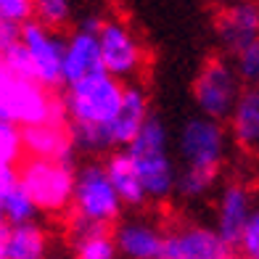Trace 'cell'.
Masks as SVG:
<instances>
[{
	"label": "cell",
	"mask_w": 259,
	"mask_h": 259,
	"mask_svg": "<svg viewBox=\"0 0 259 259\" xmlns=\"http://www.w3.org/2000/svg\"><path fill=\"white\" fill-rule=\"evenodd\" d=\"M21 151H24V130L8 119H0V167H19Z\"/></svg>",
	"instance_id": "22"
},
{
	"label": "cell",
	"mask_w": 259,
	"mask_h": 259,
	"mask_svg": "<svg viewBox=\"0 0 259 259\" xmlns=\"http://www.w3.org/2000/svg\"><path fill=\"white\" fill-rule=\"evenodd\" d=\"M0 111L3 119L19 124L21 130L64 119L61 101H53L51 90H45L34 79H19L3 72H0Z\"/></svg>",
	"instance_id": "7"
},
{
	"label": "cell",
	"mask_w": 259,
	"mask_h": 259,
	"mask_svg": "<svg viewBox=\"0 0 259 259\" xmlns=\"http://www.w3.org/2000/svg\"><path fill=\"white\" fill-rule=\"evenodd\" d=\"M48 254L51 241L37 222L0 228V259H48Z\"/></svg>",
	"instance_id": "18"
},
{
	"label": "cell",
	"mask_w": 259,
	"mask_h": 259,
	"mask_svg": "<svg viewBox=\"0 0 259 259\" xmlns=\"http://www.w3.org/2000/svg\"><path fill=\"white\" fill-rule=\"evenodd\" d=\"M101 14H85L74 29L66 34V53H64V88L77 85L103 69L101 58V42H98V29L103 24Z\"/></svg>",
	"instance_id": "11"
},
{
	"label": "cell",
	"mask_w": 259,
	"mask_h": 259,
	"mask_svg": "<svg viewBox=\"0 0 259 259\" xmlns=\"http://www.w3.org/2000/svg\"><path fill=\"white\" fill-rule=\"evenodd\" d=\"M225 124L233 146L251 156H259V88H243Z\"/></svg>",
	"instance_id": "17"
},
{
	"label": "cell",
	"mask_w": 259,
	"mask_h": 259,
	"mask_svg": "<svg viewBox=\"0 0 259 259\" xmlns=\"http://www.w3.org/2000/svg\"><path fill=\"white\" fill-rule=\"evenodd\" d=\"M211 191H217V175L196 172V169H180L178 175V191L175 196L183 201H201Z\"/></svg>",
	"instance_id": "21"
},
{
	"label": "cell",
	"mask_w": 259,
	"mask_h": 259,
	"mask_svg": "<svg viewBox=\"0 0 259 259\" xmlns=\"http://www.w3.org/2000/svg\"><path fill=\"white\" fill-rule=\"evenodd\" d=\"M217 45L228 58L259 40V0H230L214 19Z\"/></svg>",
	"instance_id": "14"
},
{
	"label": "cell",
	"mask_w": 259,
	"mask_h": 259,
	"mask_svg": "<svg viewBox=\"0 0 259 259\" xmlns=\"http://www.w3.org/2000/svg\"><path fill=\"white\" fill-rule=\"evenodd\" d=\"M238 254L259 259V201L254 206V214L249 220V225H246V230H243V238L238 243Z\"/></svg>",
	"instance_id": "26"
},
{
	"label": "cell",
	"mask_w": 259,
	"mask_h": 259,
	"mask_svg": "<svg viewBox=\"0 0 259 259\" xmlns=\"http://www.w3.org/2000/svg\"><path fill=\"white\" fill-rule=\"evenodd\" d=\"M34 19V0H0V21L24 27Z\"/></svg>",
	"instance_id": "25"
},
{
	"label": "cell",
	"mask_w": 259,
	"mask_h": 259,
	"mask_svg": "<svg viewBox=\"0 0 259 259\" xmlns=\"http://www.w3.org/2000/svg\"><path fill=\"white\" fill-rule=\"evenodd\" d=\"M191 93L198 114L217 122H228L243 93V82L233 66V58H228L225 53L209 56L198 69Z\"/></svg>",
	"instance_id": "5"
},
{
	"label": "cell",
	"mask_w": 259,
	"mask_h": 259,
	"mask_svg": "<svg viewBox=\"0 0 259 259\" xmlns=\"http://www.w3.org/2000/svg\"><path fill=\"white\" fill-rule=\"evenodd\" d=\"M233 259H251V256H243V254H238V251H235V254H233Z\"/></svg>",
	"instance_id": "27"
},
{
	"label": "cell",
	"mask_w": 259,
	"mask_h": 259,
	"mask_svg": "<svg viewBox=\"0 0 259 259\" xmlns=\"http://www.w3.org/2000/svg\"><path fill=\"white\" fill-rule=\"evenodd\" d=\"M254 193L243 180H228L214 191L211 204V228H214L230 249L238 251V243L243 238V230L254 214Z\"/></svg>",
	"instance_id": "12"
},
{
	"label": "cell",
	"mask_w": 259,
	"mask_h": 259,
	"mask_svg": "<svg viewBox=\"0 0 259 259\" xmlns=\"http://www.w3.org/2000/svg\"><path fill=\"white\" fill-rule=\"evenodd\" d=\"M0 217L3 225H32L40 217V206L21 183L16 167H0Z\"/></svg>",
	"instance_id": "16"
},
{
	"label": "cell",
	"mask_w": 259,
	"mask_h": 259,
	"mask_svg": "<svg viewBox=\"0 0 259 259\" xmlns=\"http://www.w3.org/2000/svg\"><path fill=\"white\" fill-rule=\"evenodd\" d=\"M151 109H148V93L140 82L124 85V98H122V109L114 116V122L106 130V143H109V154L114 151H124L133 140L143 133V127L151 119Z\"/></svg>",
	"instance_id": "15"
},
{
	"label": "cell",
	"mask_w": 259,
	"mask_h": 259,
	"mask_svg": "<svg viewBox=\"0 0 259 259\" xmlns=\"http://www.w3.org/2000/svg\"><path fill=\"white\" fill-rule=\"evenodd\" d=\"M98 42L103 69L114 79L124 82V85H133L140 79L146 69V48L127 21H122L119 16H106L98 29Z\"/></svg>",
	"instance_id": "8"
},
{
	"label": "cell",
	"mask_w": 259,
	"mask_h": 259,
	"mask_svg": "<svg viewBox=\"0 0 259 259\" xmlns=\"http://www.w3.org/2000/svg\"><path fill=\"white\" fill-rule=\"evenodd\" d=\"M124 151L130 161L135 164L140 180H143L148 204H164L169 198H175L180 164L172 156V138H169L167 124L161 122V116L156 114L151 116L148 124L143 127V133Z\"/></svg>",
	"instance_id": "2"
},
{
	"label": "cell",
	"mask_w": 259,
	"mask_h": 259,
	"mask_svg": "<svg viewBox=\"0 0 259 259\" xmlns=\"http://www.w3.org/2000/svg\"><path fill=\"white\" fill-rule=\"evenodd\" d=\"M19 178L32 193L34 204L40 211H58L72 209V193H74V172L77 161H61V159H37L27 156L19 164Z\"/></svg>",
	"instance_id": "6"
},
{
	"label": "cell",
	"mask_w": 259,
	"mask_h": 259,
	"mask_svg": "<svg viewBox=\"0 0 259 259\" xmlns=\"http://www.w3.org/2000/svg\"><path fill=\"white\" fill-rule=\"evenodd\" d=\"M34 19L51 29H64L74 19V0H34Z\"/></svg>",
	"instance_id": "23"
},
{
	"label": "cell",
	"mask_w": 259,
	"mask_h": 259,
	"mask_svg": "<svg viewBox=\"0 0 259 259\" xmlns=\"http://www.w3.org/2000/svg\"><path fill=\"white\" fill-rule=\"evenodd\" d=\"M69 256L72 259H122L111 238V230L93 228L72 220L69 228Z\"/></svg>",
	"instance_id": "20"
},
{
	"label": "cell",
	"mask_w": 259,
	"mask_h": 259,
	"mask_svg": "<svg viewBox=\"0 0 259 259\" xmlns=\"http://www.w3.org/2000/svg\"><path fill=\"white\" fill-rule=\"evenodd\" d=\"M21 45L29 56L32 77L45 90L64 88V53H66V34L45 27L42 21L32 19L21 27Z\"/></svg>",
	"instance_id": "9"
},
{
	"label": "cell",
	"mask_w": 259,
	"mask_h": 259,
	"mask_svg": "<svg viewBox=\"0 0 259 259\" xmlns=\"http://www.w3.org/2000/svg\"><path fill=\"white\" fill-rule=\"evenodd\" d=\"M230 133L225 122L209 119L204 114H193L180 124L175 135V154L180 169H196L206 175H217L228 161Z\"/></svg>",
	"instance_id": "4"
},
{
	"label": "cell",
	"mask_w": 259,
	"mask_h": 259,
	"mask_svg": "<svg viewBox=\"0 0 259 259\" xmlns=\"http://www.w3.org/2000/svg\"><path fill=\"white\" fill-rule=\"evenodd\" d=\"M233 254L235 249H230L211 225L183 220L169 225L161 259H233Z\"/></svg>",
	"instance_id": "13"
},
{
	"label": "cell",
	"mask_w": 259,
	"mask_h": 259,
	"mask_svg": "<svg viewBox=\"0 0 259 259\" xmlns=\"http://www.w3.org/2000/svg\"><path fill=\"white\" fill-rule=\"evenodd\" d=\"M233 66L238 72L243 88H259V40L241 53L233 56Z\"/></svg>",
	"instance_id": "24"
},
{
	"label": "cell",
	"mask_w": 259,
	"mask_h": 259,
	"mask_svg": "<svg viewBox=\"0 0 259 259\" xmlns=\"http://www.w3.org/2000/svg\"><path fill=\"white\" fill-rule=\"evenodd\" d=\"M106 164V172H109V178L116 188V193H119L122 204L127 211H138V209H146L148 204V193L143 188V180H140V175L135 169V164L130 161L127 151H114L103 159Z\"/></svg>",
	"instance_id": "19"
},
{
	"label": "cell",
	"mask_w": 259,
	"mask_h": 259,
	"mask_svg": "<svg viewBox=\"0 0 259 259\" xmlns=\"http://www.w3.org/2000/svg\"><path fill=\"white\" fill-rule=\"evenodd\" d=\"M169 228L146 209L124 211L111 228V238L122 259H161Z\"/></svg>",
	"instance_id": "10"
},
{
	"label": "cell",
	"mask_w": 259,
	"mask_h": 259,
	"mask_svg": "<svg viewBox=\"0 0 259 259\" xmlns=\"http://www.w3.org/2000/svg\"><path fill=\"white\" fill-rule=\"evenodd\" d=\"M124 82L114 79L109 72H98L88 79L69 85L61 93V114L69 140L77 154L109 156L106 130L122 109Z\"/></svg>",
	"instance_id": "1"
},
{
	"label": "cell",
	"mask_w": 259,
	"mask_h": 259,
	"mask_svg": "<svg viewBox=\"0 0 259 259\" xmlns=\"http://www.w3.org/2000/svg\"><path fill=\"white\" fill-rule=\"evenodd\" d=\"M77 222H85L93 228L111 230L116 222L124 217V204L116 188L106 172L103 159H85L77 164L74 172V193H72V209Z\"/></svg>",
	"instance_id": "3"
}]
</instances>
